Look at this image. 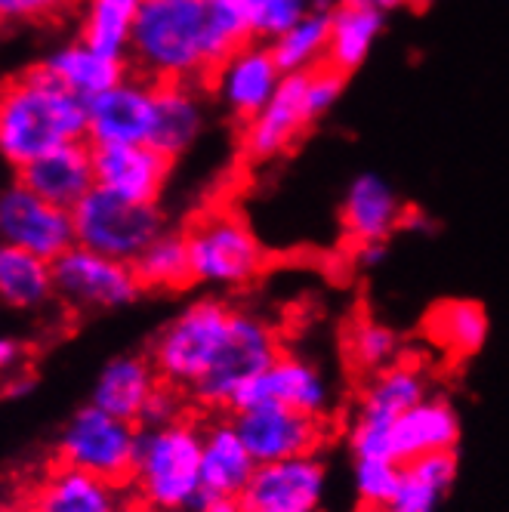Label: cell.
<instances>
[{"label":"cell","instance_id":"6da1fadb","mask_svg":"<svg viewBox=\"0 0 509 512\" xmlns=\"http://www.w3.org/2000/svg\"><path fill=\"white\" fill-rule=\"evenodd\" d=\"M278 355L269 321L223 300H198L161 327L149 358L170 389L204 408L232 411Z\"/></svg>","mask_w":509,"mask_h":512},{"label":"cell","instance_id":"7a4b0ae2","mask_svg":"<svg viewBox=\"0 0 509 512\" xmlns=\"http://www.w3.org/2000/svg\"><path fill=\"white\" fill-rule=\"evenodd\" d=\"M247 41L229 0H142L127 59L155 84H192Z\"/></svg>","mask_w":509,"mask_h":512},{"label":"cell","instance_id":"3957f363","mask_svg":"<svg viewBox=\"0 0 509 512\" xmlns=\"http://www.w3.org/2000/svg\"><path fill=\"white\" fill-rule=\"evenodd\" d=\"M87 139V102L59 87L44 68L0 90V161L22 170L59 145Z\"/></svg>","mask_w":509,"mask_h":512},{"label":"cell","instance_id":"277c9868","mask_svg":"<svg viewBox=\"0 0 509 512\" xmlns=\"http://www.w3.org/2000/svg\"><path fill=\"white\" fill-rule=\"evenodd\" d=\"M204 429L179 417L139 432V451L127 482L130 503L139 512H198Z\"/></svg>","mask_w":509,"mask_h":512},{"label":"cell","instance_id":"5b68a950","mask_svg":"<svg viewBox=\"0 0 509 512\" xmlns=\"http://www.w3.org/2000/svg\"><path fill=\"white\" fill-rule=\"evenodd\" d=\"M192 284L207 287H241L253 281L266 266V250L244 216L232 210L204 213L186 232Z\"/></svg>","mask_w":509,"mask_h":512},{"label":"cell","instance_id":"8992f818","mask_svg":"<svg viewBox=\"0 0 509 512\" xmlns=\"http://www.w3.org/2000/svg\"><path fill=\"white\" fill-rule=\"evenodd\" d=\"M429 395V377L417 361L389 364L386 371L374 374L358 398V408L349 423V448L352 460L392 457V426L405 411Z\"/></svg>","mask_w":509,"mask_h":512},{"label":"cell","instance_id":"52a82bcc","mask_svg":"<svg viewBox=\"0 0 509 512\" xmlns=\"http://www.w3.org/2000/svg\"><path fill=\"white\" fill-rule=\"evenodd\" d=\"M71 219H75V244L121 263H136L139 253L167 232L158 204L127 201L99 186L81 198Z\"/></svg>","mask_w":509,"mask_h":512},{"label":"cell","instance_id":"ba28073f","mask_svg":"<svg viewBox=\"0 0 509 512\" xmlns=\"http://www.w3.org/2000/svg\"><path fill=\"white\" fill-rule=\"evenodd\" d=\"M139 426L96 405L75 411L59 435V463L81 469L96 479L127 485L139 451Z\"/></svg>","mask_w":509,"mask_h":512},{"label":"cell","instance_id":"9c48e42d","mask_svg":"<svg viewBox=\"0 0 509 512\" xmlns=\"http://www.w3.org/2000/svg\"><path fill=\"white\" fill-rule=\"evenodd\" d=\"M56 300L71 312H112L130 306L142 294L133 263L112 260L81 244L53 260Z\"/></svg>","mask_w":509,"mask_h":512},{"label":"cell","instance_id":"30bf717a","mask_svg":"<svg viewBox=\"0 0 509 512\" xmlns=\"http://www.w3.org/2000/svg\"><path fill=\"white\" fill-rule=\"evenodd\" d=\"M0 247H16L50 263L59 260L68 247H75L71 210L50 204L19 179L7 182L0 189Z\"/></svg>","mask_w":509,"mask_h":512},{"label":"cell","instance_id":"8fae6325","mask_svg":"<svg viewBox=\"0 0 509 512\" xmlns=\"http://www.w3.org/2000/svg\"><path fill=\"white\" fill-rule=\"evenodd\" d=\"M266 405L327 420L334 408V386L315 361H306L300 355H278L257 380H250L232 411Z\"/></svg>","mask_w":509,"mask_h":512},{"label":"cell","instance_id":"7c38bea8","mask_svg":"<svg viewBox=\"0 0 509 512\" xmlns=\"http://www.w3.org/2000/svg\"><path fill=\"white\" fill-rule=\"evenodd\" d=\"M327 497V469L312 457L263 463L241 491V512H321Z\"/></svg>","mask_w":509,"mask_h":512},{"label":"cell","instance_id":"4fadbf2b","mask_svg":"<svg viewBox=\"0 0 509 512\" xmlns=\"http://www.w3.org/2000/svg\"><path fill=\"white\" fill-rule=\"evenodd\" d=\"M158 84L149 78H121L87 102L90 145H149L155 127Z\"/></svg>","mask_w":509,"mask_h":512},{"label":"cell","instance_id":"5bb4252c","mask_svg":"<svg viewBox=\"0 0 509 512\" xmlns=\"http://www.w3.org/2000/svg\"><path fill=\"white\" fill-rule=\"evenodd\" d=\"M235 426L250 448L253 460L278 463V460H297L312 457L327 438V423L312 414H300L290 408H241L235 411Z\"/></svg>","mask_w":509,"mask_h":512},{"label":"cell","instance_id":"9a60e30c","mask_svg":"<svg viewBox=\"0 0 509 512\" xmlns=\"http://www.w3.org/2000/svg\"><path fill=\"white\" fill-rule=\"evenodd\" d=\"M284 81V71L272 56V47L247 41L241 50H235L220 68L213 71V90L216 99L226 105L241 121L257 118L275 90Z\"/></svg>","mask_w":509,"mask_h":512},{"label":"cell","instance_id":"2e32d148","mask_svg":"<svg viewBox=\"0 0 509 512\" xmlns=\"http://www.w3.org/2000/svg\"><path fill=\"white\" fill-rule=\"evenodd\" d=\"M93 173L105 192L158 204L170 176V158L152 145H93Z\"/></svg>","mask_w":509,"mask_h":512},{"label":"cell","instance_id":"e0dca14e","mask_svg":"<svg viewBox=\"0 0 509 512\" xmlns=\"http://www.w3.org/2000/svg\"><path fill=\"white\" fill-rule=\"evenodd\" d=\"M31 512H130L127 485H115L56 460L25 497Z\"/></svg>","mask_w":509,"mask_h":512},{"label":"cell","instance_id":"ac0fdd59","mask_svg":"<svg viewBox=\"0 0 509 512\" xmlns=\"http://www.w3.org/2000/svg\"><path fill=\"white\" fill-rule=\"evenodd\" d=\"M19 182L31 192H38L56 207L75 210L81 198H87L96 189V173H93V145L87 142H68L59 149L34 158L22 170H16Z\"/></svg>","mask_w":509,"mask_h":512},{"label":"cell","instance_id":"d6986e66","mask_svg":"<svg viewBox=\"0 0 509 512\" xmlns=\"http://www.w3.org/2000/svg\"><path fill=\"white\" fill-rule=\"evenodd\" d=\"M312 124L306 105V75H284L281 87L257 118L247 121L244 145L253 158H275L297 142V136Z\"/></svg>","mask_w":509,"mask_h":512},{"label":"cell","instance_id":"ffe728a7","mask_svg":"<svg viewBox=\"0 0 509 512\" xmlns=\"http://www.w3.org/2000/svg\"><path fill=\"white\" fill-rule=\"evenodd\" d=\"M250 448L235 426V420H213L204 426L201 445V485L204 500H238L257 472Z\"/></svg>","mask_w":509,"mask_h":512},{"label":"cell","instance_id":"44dd1931","mask_svg":"<svg viewBox=\"0 0 509 512\" xmlns=\"http://www.w3.org/2000/svg\"><path fill=\"white\" fill-rule=\"evenodd\" d=\"M460 420L448 398L426 395L420 405L405 411L392 426V457L411 463L429 454H454Z\"/></svg>","mask_w":509,"mask_h":512},{"label":"cell","instance_id":"7402d4cb","mask_svg":"<svg viewBox=\"0 0 509 512\" xmlns=\"http://www.w3.org/2000/svg\"><path fill=\"white\" fill-rule=\"evenodd\" d=\"M161 383L164 380L158 377L152 358L118 355L99 371V377L93 383L90 405L139 426L145 408H149V401L161 389Z\"/></svg>","mask_w":509,"mask_h":512},{"label":"cell","instance_id":"603a6c76","mask_svg":"<svg viewBox=\"0 0 509 512\" xmlns=\"http://www.w3.org/2000/svg\"><path fill=\"white\" fill-rule=\"evenodd\" d=\"M402 201L383 176L361 173L352 179L343 198V229L361 244H386V238L402 226Z\"/></svg>","mask_w":509,"mask_h":512},{"label":"cell","instance_id":"cb8c5ba5","mask_svg":"<svg viewBox=\"0 0 509 512\" xmlns=\"http://www.w3.org/2000/svg\"><path fill=\"white\" fill-rule=\"evenodd\" d=\"M41 68L59 87H65L68 93H75L84 102L96 99L108 87H115L121 78H127L124 59L108 56V53L90 47L84 38L78 44H65L56 53H50Z\"/></svg>","mask_w":509,"mask_h":512},{"label":"cell","instance_id":"d4e9b609","mask_svg":"<svg viewBox=\"0 0 509 512\" xmlns=\"http://www.w3.org/2000/svg\"><path fill=\"white\" fill-rule=\"evenodd\" d=\"M204 130V102L192 84H158L152 149L170 161L189 152Z\"/></svg>","mask_w":509,"mask_h":512},{"label":"cell","instance_id":"484cf974","mask_svg":"<svg viewBox=\"0 0 509 512\" xmlns=\"http://www.w3.org/2000/svg\"><path fill=\"white\" fill-rule=\"evenodd\" d=\"M53 300V263L16 247H0V306L10 312H41Z\"/></svg>","mask_w":509,"mask_h":512},{"label":"cell","instance_id":"4316f807","mask_svg":"<svg viewBox=\"0 0 509 512\" xmlns=\"http://www.w3.org/2000/svg\"><path fill=\"white\" fill-rule=\"evenodd\" d=\"M457 475L454 454H429L411 463H402L398 488L383 506L386 512H439Z\"/></svg>","mask_w":509,"mask_h":512},{"label":"cell","instance_id":"83f0119b","mask_svg":"<svg viewBox=\"0 0 509 512\" xmlns=\"http://www.w3.org/2000/svg\"><path fill=\"white\" fill-rule=\"evenodd\" d=\"M383 34V13L371 7L337 4L331 10V41H327V65L349 75L365 65L374 44Z\"/></svg>","mask_w":509,"mask_h":512},{"label":"cell","instance_id":"f1b7e54d","mask_svg":"<svg viewBox=\"0 0 509 512\" xmlns=\"http://www.w3.org/2000/svg\"><path fill=\"white\" fill-rule=\"evenodd\" d=\"M488 312L472 300L439 303L429 315V337L454 358L476 355L488 340Z\"/></svg>","mask_w":509,"mask_h":512},{"label":"cell","instance_id":"f546056e","mask_svg":"<svg viewBox=\"0 0 509 512\" xmlns=\"http://www.w3.org/2000/svg\"><path fill=\"white\" fill-rule=\"evenodd\" d=\"M327 41H331V13L309 10L269 47L284 75H306L327 65Z\"/></svg>","mask_w":509,"mask_h":512},{"label":"cell","instance_id":"4dcf8cb0","mask_svg":"<svg viewBox=\"0 0 509 512\" xmlns=\"http://www.w3.org/2000/svg\"><path fill=\"white\" fill-rule=\"evenodd\" d=\"M142 0H87L84 41L108 56L127 59Z\"/></svg>","mask_w":509,"mask_h":512},{"label":"cell","instance_id":"1f68e13d","mask_svg":"<svg viewBox=\"0 0 509 512\" xmlns=\"http://www.w3.org/2000/svg\"><path fill=\"white\" fill-rule=\"evenodd\" d=\"M142 287L149 290H179L192 284V263H189V244L186 235L161 232L149 247L139 253L133 263Z\"/></svg>","mask_w":509,"mask_h":512},{"label":"cell","instance_id":"d6a6232c","mask_svg":"<svg viewBox=\"0 0 509 512\" xmlns=\"http://www.w3.org/2000/svg\"><path fill=\"white\" fill-rule=\"evenodd\" d=\"M229 4L241 16L250 41L269 44L312 10L309 0H229Z\"/></svg>","mask_w":509,"mask_h":512},{"label":"cell","instance_id":"836d02e7","mask_svg":"<svg viewBox=\"0 0 509 512\" xmlns=\"http://www.w3.org/2000/svg\"><path fill=\"white\" fill-rule=\"evenodd\" d=\"M349 358L361 371L380 374L398 361V337L380 321H358L349 334Z\"/></svg>","mask_w":509,"mask_h":512},{"label":"cell","instance_id":"e575fe53","mask_svg":"<svg viewBox=\"0 0 509 512\" xmlns=\"http://www.w3.org/2000/svg\"><path fill=\"white\" fill-rule=\"evenodd\" d=\"M398 475H402V463L398 460H386V457L352 460V485L365 506H386L398 488Z\"/></svg>","mask_w":509,"mask_h":512},{"label":"cell","instance_id":"d590c367","mask_svg":"<svg viewBox=\"0 0 509 512\" xmlns=\"http://www.w3.org/2000/svg\"><path fill=\"white\" fill-rule=\"evenodd\" d=\"M343 78L346 75H340V71L331 68V65H321L315 71H306V105H309L312 124L318 118H324L340 102V96H343Z\"/></svg>","mask_w":509,"mask_h":512},{"label":"cell","instance_id":"8d00e7d4","mask_svg":"<svg viewBox=\"0 0 509 512\" xmlns=\"http://www.w3.org/2000/svg\"><path fill=\"white\" fill-rule=\"evenodd\" d=\"M68 4L71 0H0V22H44Z\"/></svg>","mask_w":509,"mask_h":512},{"label":"cell","instance_id":"74e56055","mask_svg":"<svg viewBox=\"0 0 509 512\" xmlns=\"http://www.w3.org/2000/svg\"><path fill=\"white\" fill-rule=\"evenodd\" d=\"M179 395H183V392H176L167 383H161V389L152 395L149 408H145V414L139 420V429H145V426H164V423H173V420L183 417V401H179Z\"/></svg>","mask_w":509,"mask_h":512},{"label":"cell","instance_id":"f35d334b","mask_svg":"<svg viewBox=\"0 0 509 512\" xmlns=\"http://www.w3.org/2000/svg\"><path fill=\"white\" fill-rule=\"evenodd\" d=\"M19 355H22V346H19V340H13V337H7V334H0V374H7L13 364L19 361Z\"/></svg>","mask_w":509,"mask_h":512},{"label":"cell","instance_id":"ab89813d","mask_svg":"<svg viewBox=\"0 0 509 512\" xmlns=\"http://www.w3.org/2000/svg\"><path fill=\"white\" fill-rule=\"evenodd\" d=\"M340 4H352V7H371V10H380V13L386 16L389 10L405 7L408 0H340Z\"/></svg>","mask_w":509,"mask_h":512},{"label":"cell","instance_id":"60d3db41","mask_svg":"<svg viewBox=\"0 0 509 512\" xmlns=\"http://www.w3.org/2000/svg\"><path fill=\"white\" fill-rule=\"evenodd\" d=\"M198 512H241L238 500H204Z\"/></svg>","mask_w":509,"mask_h":512},{"label":"cell","instance_id":"b9f144b4","mask_svg":"<svg viewBox=\"0 0 509 512\" xmlns=\"http://www.w3.org/2000/svg\"><path fill=\"white\" fill-rule=\"evenodd\" d=\"M0 512H31V509H28V503L22 497V500H4V503H0Z\"/></svg>","mask_w":509,"mask_h":512},{"label":"cell","instance_id":"7bdbcfd3","mask_svg":"<svg viewBox=\"0 0 509 512\" xmlns=\"http://www.w3.org/2000/svg\"><path fill=\"white\" fill-rule=\"evenodd\" d=\"M337 4H340V0H309V7L312 10H321V13H331Z\"/></svg>","mask_w":509,"mask_h":512},{"label":"cell","instance_id":"ee69618b","mask_svg":"<svg viewBox=\"0 0 509 512\" xmlns=\"http://www.w3.org/2000/svg\"><path fill=\"white\" fill-rule=\"evenodd\" d=\"M358 512H386L383 506H365V509H358Z\"/></svg>","mask_w":509,"mask_h":512},{"label":"cell","instance_id":"f6af8a7d","mask_svg":"<svg viewBox=\"0 0 509 512\" xmlns=\"http://www.w3.org/2000/svg\"><path fill=\"white\" fill-rule=\"evenodd\" d=\"M4 186H7V182H4V179H0V189H4Z\"/></svg>","mask_w":509,"mask_h":512},{"label":"cell","instance_id":"bcb514c9","mask_svg":"<svg viewBox=\"0 0 509 512\" xmlns=\"http://www.w3.org/2000/svg\"><path fill=\"white\" fill-rule=\"evenodd\" d=\"M136 512H139V509H136Z\"/></svg>","mask_w":509,"mask_h":512}]
</instances>
